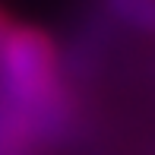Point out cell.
I'll return each instance as SVG.
<instances>
[{
    "instance_id": "1",
    "label": "cell",
    "mask_w": 155,
    "mask_h": 155,
    "mask_svg": "<svg viewBox=\"0 0 155 155\" xmlns=\"http://www.w3.org/2000/svg\"><path fill=\"white\" fill-rule=\"evenodd\" d=\"M0 70L6 76V86L22 101H45L54 89L57 73L54 41L38 29L13 25L0 45Z\"/></svg>"
},
{
    "instance_id": "2",
    "label": "cell",
    "mask_w": 155,
    "mask_h": 155,
    "mask_svg": "<svg viewBox=\"0 0 155 155\" xmlns=\"http://www.w3.org/2000/svg\"><path fill=\"white\" fill-rule=\"evenodd\" d=\"M108 6L133 29L155 32V0H108Z\"/></svg>"
},
{
    "instance_id": "3",
    "label": "cell",
    "mask_w": 155,
    "mask_h": 155,
    "mask_svg": "<svg viewBox=\"0 0 155 155\" xmlns=\"http://www.w3.org/2000/svg\"><path fill=\"white\" fill-rule=\"evenodd\" d=\"M10 29H13V22L0 13V45H3V38H6V32H10Z\"/></svg>"
}]
</instances>
